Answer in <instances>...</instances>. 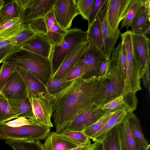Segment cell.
I'll list each match as a JSON object with an SVG mask.
<instances>
[{
  "mask_svg": "<svg viewBox=\"0 0 150 150\" xmlns=\"http://www.w3.org/2000/svg\"><path fill=\"white\" fill-rule=\"evenodd\" d=\"M103 76L87 79L81 77L77 78L54 95L52 117L55 132L61 133L77 115L95 105Z\"/></svg>",
  "mask_w": 150,
  "mask_h": 150,
  "instance_id": "cell-1",
  "label": "cell"
},
{
  "mask_svg": "<svg viewBox=\"0 0 150 150\" xmlns=\"http://www.w3.org/2000/svg\"><path fill=\"white\" fill-rule=\"evenodd\" d=\"M19 67L30 73L46 87L53 76L50 59L20 48L10 54L1 62Z\"/></svg>",
  "mask_w": 150,
  "mask_h": 150,
  "instance_id": "cell-2",
  "label": "cell"
},
{
  "mask_svg": "<svg viewBox=\"0 0 150 150\" xmlns=\"http://www.w3.org/2000/svg\"><path fill=\"white\" fill-rule=\"evenodd\" d=\"M124 83L120 70L111 65L110 61L101 81L95 105L100 106L121 96Z\"/></svg>",
  "mask_w": 150,
  "mask_h": 150,
  "instance_id": "cell-3",
  "label": "cell"
},
{
  "mask_svg": "<svg viewBox=\"0 0 150 150\" xmlns=\"http://www.w3.org/2000/svg\"><path fill=\"white\" fill-rule=\"evenodd\" d=\"M87 31L75 27L68 30L61 41L53 46L50 60L53 75L65 57L75 46L87 41Z\"/></svg>",
  "mask_w": 150,
  "mask_h": 150,
  "instance_id": "cell-4",
  "label": "cell"
},
{
  "mask_svg": "<svg viewBox=\"0 0 150 150\" xmlns=\"http://www.w3.org/2000/svg\"><path fill=\"white\" fill-rule=\"evenodd\" d=\"M50 132V128L33 124L12 127L0 124V139L35 141L45 139Z\"/></svg>",
  "mask_w": 150,
  "mask_h": 150,
  "instance_id": "cell-5",
  "label": "cell"
},
{
  "mask_svg": "<svg viewBox=\"0 0 150 150\" xmlns=\"http://www.w3.org/2000/svg\"><path fill=\"white\" fill-rule=\"evenodd\" d=\"M121 42L124 45L126 52L127 66L124 86L127 89L134 90L140 87V73L141 64L137 60L133 48L131 30H127L120 35Z\"/></svg>",
  "mask_w": 150,
  "mask_h": 150,
  "instance_id": "cell-6",
  "label": "cell"
},
{
  "mask_svg": "<svg viewBox=\"0 0 150 150\" xmlns=\"http://www.w3.org/2000/svg\"><path fill=\"white\" fill-rule=\"evenodd\" d=\"M29 98L33 112L32 119L37 124L50 128L53 127L51 118L55 96L50 94L46 90Z\"/></svg>",
  "mask_w": 150,
  "mask_h": 150,
  "instance_id": "cell-7",
  "label": "cell"
},
{
  "mask_svg": "<svg viewBox=\"0 0 150 150\" xmlns=\"http://www.w3.org/2000/svg\"><path fill=\"white\" fill-rule=\"evenodd\" d=\"M22 11L20 18L24 24L44 18L53 9L56 0H17Z\"/></svg>",
  "mask_w": 150,
  "mask_h": 150,
  "instance_id": "cell-8",
  "label": "cell"
},
{
  "mask_svg": "<svg viewBox=\"0 0 150 150\" xmlns=\"http://www.w3.org/2000/svg\"><path fill=\"white\" fill-rule=\"evenodd\" d=\"M52 9L57 22L66 30L70 28L74 18L80 14L75 0H56Z\"/></svg>",
  "mask_w": 150,
  "mask_h": 150,
  "instance_id": "cell-9",
  "label": "cell"
},
{
  "mask_svg": "<svg viewBox=\"0 0 150 150\" xmlns=\"http://www.w3.org/2000/svg\"><path fill=\"white\" fill-rule=\"evenodd\" d=\"M131 33L134 54L137 60L142 66L139 76L141 79L146 71L149 69L150 40L143 33H135L132 31Z\"/></svg>",
  "mask_w": 150,
  "mask_h": 150,
  "instance_id": "cell-10",
  "label": "cell"
},
{
  "mask_svg": "<svg viewBox=\"0 0 150 150\" xmlns=\"http://www.w3.org/2000/svg\"><path fill=\"white\" fill-rule=\"evenodd\" d=\"M105 112V110L95 105L77 115L63 131L81 132L96 122Z\"/></svg>",
  "mask_w": 150,
  "mask_h": 150,
  "instance_id": "cell-11",
  "label": "cell"
},
{
  "mask_svg": "<svg viewBox=\"0 0 150 150\" xmlns=\"http://www.w3.org/2000/svg\"><path fill=\"white\" fill-rule=\"evenodd\" d=\"M0 93L7 100H21L28 97L25 82L16 67L14 71L8 79Z\"/></svg>",
  "mask_w": 150,
  "mask_h": 150,
  "instance_id": "cell-12",
  "label": "cell"
},
{
  "mask_svg": "<svg viewBox=\"0 0 150 150\" xmlns=\"http://www.w3.org/2000/svg\"><path fill=\"white\" fill-rule=\"evenodd\" d=\"M108 4L107 1L97 16L100 23L104 40L105 53L108 58H110L112 51L121 34L120 29H113L108 22L107 16Z\"/></svg>",
  "mask_w": 150,
  "mask_h": 150,
  "instance_id": "cell-13",
  "label": "cell"
},
{
  "mask_svg": "<svg viewBox=\"0 0 150 150\" xmlns=\"http://www.w3.org/2000/svg\"><path fill=\"white\" fill-rule=\"evenodd\" d=\"M80 58L83 60L88 68V73L83 78L87 79L98 77L99 69L101 64L106 59L109 58L90 42L89 46Z\"/></svg>",
  "mask_w": 150,
  "mask_h": 150,
  "instance_id": "cell-14",
  "label": "cell"
},
{
  "mask_svg": "<svg viewBox=\"0 0 150 150\" xmlns=\"http://www.w3.org/2000/svg\"><path fill=\"white\" fill-rule=\"evenodd\" d=\"M90 45V42L87 40L86 41L74 47L68 53L58 70L51 77L59 79L64 78Z\"/></svg>",
  "mask_w": 150,
  "mask_h": 150,
  "instance_id": "cell-15",
  "label": "cell"
},
{
  "mask_svg": "<svg viewBox=\"0 0 150 150\" xmlns=\"http://www.w3.org/2000/svg\"><path fill=\"white\" fill-rule=\"evenodd\" d=\"M132 0H108L107 18L112 28L118 30L119 24L125 17Z\"/></svg>",
  "mask_w": 150,
  "mask_h": 150,
  "instance_id": "cell-16",
  "label": "cell"
},
{
  "mask_svg": "<svg viewBox=\"0 0 150 150\" xmlns=\"http://www.w3.org/2000/svg\"><path fill=\"white\" fill-rule=\"evenodd\" d=\"M52 47L46 34L37 33L21 48L50 59Z\"/></svg>",
  "mask_w": 150,
  "mask_h": 150,
  "instance_id": "cell-17",
  "label": "cell"
},
{
  "mask_svg": "<svg viewBox=\"0 0 150 150\" xmlns=\"http://www.w3.org/2000/svg\"><path fill=\"white\" fill-rule=\"evenodd\" d=\"M43 145L45 150H69L81 146L56 132H50Z\"/></svg>",
  "mask_w": 150,
  "mask_h": 150,
  "instance_id": "cell-18",
  "label": "cell"
},
{
  "mask_svg": "<svg viewBox=\"0 0 150 150\" xmlns=\"http://www.w3.org/2000/svg\"><path fill=\"white\" fill-rule=\"evenodd\" d=\"M126 115L117 125L120 150H138V143L131 132Z\"/></svg>",
  "mask_w": 150,
  "mask_h": 150,
  "instance_id": "cell-19",
  "label": "cell"
},
{
  "mask_svg": "<svg viewBox=\"0 0 150 150\" xmlns=\"http://www.w3.org/2000/svg\"><path fill=\"white\" fill-rule=\"evenodd\" d=\"M16 67L25 82L29 97L47 90L44 85L30 73L20 67Z\"/></svg>",
  "mask_w": 150,
  "mask_h": 150,
  "instance_id": "cell-20",
  "label": "cell"
},
{
  "mask_svg": "<svg viewBox=\"0 0 150 150\" xmlns=\"http://www.w3.org/2000/svg\"><path fill=\"white\" fill-rule=\"evenodd\" d=\"M24 25L19 18L8 20L0 18V42L15 35L23 28Z\"/></svg>",
  "mask_w": 150,
  "mask_h": 150,
  "instance_id": "cell-21",
  "label": "cell"
},
{
  "mask_svg": "<svg viewBox=\"0 0 150 150\" xmlns=\"http://www.w3.org/2000/svg\"><path fill=\"white\" fill-rule=\"evenodd\" d=\"M150 8L142 7L130 26L132 32L143 33L145 35L150 33Z\"/></svg>",
  "mask_w": 150,
  "mask_h": 150,
  "instance_id": "cell-22",
  "label": "cell"
},
{
  "mask_svg": "<svg viewBox=\"0 0 150 150\" xmlns=\"http://www.w3.org/2000/svg\"><path fill=\"white\" fill-rule=\"evenodd\" d=\"M110 58V64L119 69L125 81L127 68L126 57L125 48L121 42L116 47H114Z\"/></svg>",
  "mask_w": 150,
  "mask_h": 150,
  "instance_id": "cell-23",
  "label": "cell"
},
{
  "mask_svg": "<svg viewBox=\"0 0 150 150\" xmlns=\"http://www.w3.org/2000/svg\"><path fill=\"white\" fill-rule=\"evenodd\" d=\"M127 112L125 108L117 110L96 134L92 140L94 142H102L110 130L123 121Z\"/></svg>",
  "mask_w": 150,
  "mask_h": 150,
  "instance_id": "cell-24",
  "label": "cell"
},
{
  "mask_svg": "<svg viewBox=\"0 0 150 150\" xmlns=\"http://www.w3.org/2000/svg\"><path fill=\"white\" fill-rule=\"evenodd\" d=\"M87 31V40L105 54L104 40L100 23L97 16L91 25L88 26Z\"/></svg>",
  "mask_w": 150,
  "mask_h": 150,
  "instance_id": "cell-25",
  "label": "cell"
},
{
  "mask_svg": "<svg viewBox=\"0 0 150 150\" xmlns=\"http://www.w3.org/2000/svg\"><path fill=\"white\" fill-rule=\"evenodd\" d=\"M126 116L131 132L137 142L145 149H149L150 145L144 136L139 119L133 112L128 111Z\"/></svg>",
  "mask_w": 150,
  "mask_h": 150,
  "instance_id": "cell-26",
  "label": "cell"
},
{
  "mask_svg": "<svg viewBox=\"0 0 150 150\" xmlns=\"http://www.w3.org/2000/svg\"><path fill=\"white\" fill-rule=\"evenodd\" d=\"M13 112L17 118L23 117L33 119V112L28 97L19 100H8Z\"/></svg>",
  "mask_w": 150,
  "mask_h": 150,
  "instance_id": "cell-27",
  "label": "cell"
},
{
  "mask_svg": "<svg viewBox=\"0 0 150 150\" xmlns=\"http://www.w3.org/2000/svg\"><path fill=\"white\" fill-rule=\"evenodd\" d=\"M22 9L17 0H13L4 4L0 10V18L10 20L20 19Z\"/></svg>",
  "mask_w": 150,
  "mask_h": 150,
  "instance_id": "cell-28",
  "label": "cell"
},
{
  "mask_svg": "<svg viewBox=\"0 0 150 150\" xmlns=\"http://www.w3.org/2000/svg\"><path fill=\"white\" fill-rule=\"evenodd\" d=\"M5 142L14 150H45L43 144L39 140H7Z\"/></svg>",
  "mask_w": 150,
  "mask_h": 150,
  "instance_id": "cell-29",
  "label": "cell"
},
{
  "mask_svg": "<svg viewBox=\"0 0 150 150\" xmlns=\"http://www.w3.org/2000/svg\"><path fill=\"white\" fill-rule=\"evenodd\" d=\"M117 125L108 132L102 141L104 150H120Z\"/></svg>",
  "mask_w": 150,
  "mask_h": 150,
  "instance_id": "cell-30",
  "label": "cell"
},
{
  "mask_svg": "<svg viewBox=\"0 0 150 150\" xmlns=\"http://www.w3.org/2000/svg\"><path fill=\"white\" fill-rule=\"evenodd\" d=\"M36 33L30 28L28 23L25 24L23 28L13 36L8 39L17 50L21 47Z\"/></svg>",
  "mask_w": 150,
  "mask_h": 150,
  "instance_id": "cell-31",
  "label": "cell"
},
{
  "mask_svg": "<svg viewBox=\"0 0 150 150\" xmlns=\"http://www.w3.org/2000/svg\"><path fill=\"white\" fill-rule=\"evenodd\" d=\"M142 6L140 0H132L129 4L126 14L122 21L121 28L125 27L128 29L134 21Z\"/></svg>",
  "mask_w": 150,
  "mask_h": 150,
  "instance_id": "cell-32",
  "label": "cell"
},
{
  "mask_svg": "<svg viewBox=\"0 0 150 150\" xmlns=\"http://www.w3.org/2000/svg\"><path fill=\"white\" fill-rule=\"evenodd\" d=\"M117 111L111 112H106L104 115L96 122L81 132L89 139H92L96 134Z\"/></svg>",
  "mask_w": 150,
  "mask_h": 150,
  "instance_id": "cell-33",
  "label": "cell"
},
{
  "mask_svg": "<svg viewBox=\"0 0 150 150\" xmlns=\"http://www.w3.org/2000/svg\"><path fill=\"white\" fill-rule=\"evenodd\" d=\"M87 67L81 58L68 72L64 79L67 81H72L77 78H83L88 73Z\"/></svg>",
  "mask_w": 150,
  "mask_h": 150,
  "instance_id": "cell-34",
  "label": "cell"
},
{
  "mask_svg": "<svg viewBox=\"0 0 150 150\" xmlns=\"http://www.w3.org/2000/svg\"><path fill=\"white\" fill-rule=\"evenodd\" d=\"M17 118L8 100L0 93V124Z\"/></svg>",
  "mask_w": 150,
  "mask_h": 150,
  "instance_id": "cell-35",
  "label": "cell"
},
{
  "mask_svg": "<svg viewBox=\"0 0 150 150\" xmlns=\"http://www.w3.org/2000/svg\"><path fill=\"white\" fill-rule=\"evenodd\" d=\"M73 81L51 77L46 85V90L50 94L55 95L68 86Z\"/></svg>",
  "mask_w": 150,
  "mask_h": 150,
  "instance_id": "cell-36",
  "label": "cell"
},
{
  "mask_svg": "<svg viewBox=\"0 0 150 150\" xmlns=\"http://www.w3.org/2000/svg\"><path fill=\"white\" fill-rule=\"evenodd\" d=\"M60 133L80 146L84 145L91 141L90 139L81 132L63 131Z\"/></svg>",
  "mask_w": 150,
  "mask_h": 150,
  "instance_id": "cell-37",
  "label": "cell"
},
{
  "mask_svg": "<svg viewBox=\"0 0 150 150\" xmlns=\"http://www.w3.org/2000/svg\"><path fill=\"white\" fill-rule=\"evenodd\" d=\"M98 107L108 112H114L124 108L126 109L123 97L121 95Z\"/></svg>",
  "mask_w": 150,
  "mask_h": 150,
  "instance_id": "cell-38",
  "label": "cell"
},
{
  "mask_svg": "<svg viewBox=\"0 0 150 150\" xmlns=\"http://www.w3.org/2000/svg\"><path fill=\"white\" fill-rule=\"evenodd\" d=\"M80 14L84 19L88 20L94 0H75Z\"/></svg>",
  "mask_w": 150,
  "mask_h": 150,
  "instance_id": "cell-39",
  "label": "cell"
},
{
  "mask_svg": "<svg viewBox=\"0 0 150 150\" xmlns=\"http://www.w3.org/2000/svg\"><path fill=\"white\" fill-rule=\"evenodd\" d=\"M0 68V92L5 86L6 82L14 71L16 66L7 62H3Z\"/></svg>",
  "mask_w": 150,
  "mask_h": 150,
  "instance_id": "cell-40",
  "label": "cell"
},
{
  "mask_svg": "<svg viewBox=\"0 0 150 150\" xmlns=\"http://www.w3.org/2000/svg\"><path fill=\"white\" fill-rule=\"evenodd\" d=\"M28 23L30 28L36 34H47L48 30L43 18L34 19Z\"/></svg>",
  "mask_w": 150,
  "mask_h": 150,
  "instance_id": "cell-41",
  "label": "cell"
},
{
  "mask_svg": "<svg viewBox=\"0 0 150 150\" xmlns=\"http://www.w3.org/2000/svg\"><path fill=\"white\" fill-rule=\"evenodd\" d=\"M107 0H94L92 7L89 18L88 21L90 26L97 17L98 14L106 3Z\"/></svg>",
  "mask_w": 150,
  "mask_h": 150,
  "instance_id": "cell-42",
  "label": "cell"
},
{
  "mask_svg": "<svg viewBox=\"0 0 150 150\" xmlns=\"http://www.w3.org/2000/svg\"><path fill=\"white\" fill-rule=\"evenodd\" d=\"M7 125L12 127H16L25 125L37 124L32 119H27L23 117H20L6 122H5Z\"/></svg>",
  "mask_w": 150,
  "mask_h": 150,
  "instance_id": "cell-43",
  "label": "cell"
},
{
  "mask_svg": "<svg viewBox=\"0 0 150 150\" xmlns=\"http://www.w3.org/2000/svg\"><path fill=\"white\" fill-rule=\"evenodd\" d=\"M15 50V46L13 45L4 46L0 43V64L10 54Z\"/></svg>",
  "mask_w": 150,
  "mask_h": 150,
  "instance_id": "cell-44",
  "label": "cell"
},
{
  "mask_svg": "<svg viewBox=\"0 0 150 150\" xmlns=\"http://www.w3.org/2000/svg\"><path fill=\"white\" fill-rule=\"evenodd\" d=\"M46 35L53 46L58 44L62 40L64 36L54 32L51 30H48Z\"/></svg>",
  "mask_w": 150,
  "mask_h": 150,
  "instance_id": "cell-45",
  "label": "cell"
},
{
  "mask_svg": "<svg viewBox=\"0 0 150 150\" xmlns=\"http://www.w3.org/2000/svg\"><path fill=\"white\" fill-rule=\"evenodd\" d=\"M43 18L48 30H51L56 20L53 9L47 13Z\"/></svg>",
  "mask_w": 150,
  "mask_h": 150,
  "instance_id": "cell-46",
  "label": "cell"
},
{
  "mask_svg": "<svg viewBox=\"0 0 150 150\" xmlns=\"http://www.w3.org/2000/svg\"><path fill=\"white\" fill-rule=\"evenodd\" d=\"M52 31L60 34L63 36L67 33V30L63 29L57 23L55 20V22L51 30Z\"/></svg>",
  "mask_w": 150,
  "mask_h": 150,
  "instance_id": "cell-47",
  "label": "cell"
},
{
  "mask_svg": "<svg viewBox=\"0 0 150 150\" xmlns=\"http://www.w3.org/2000/svg\"><path fill=\"white\" fill-rule=\"evenodd\" d=\"M110 60V58H107L101 64L99 69L98 76H102L104 75L107 70Z\"/></svg>",
  "mask_w": 150,
  "mask_h": 150,
  "instance_id": "cell-48",
  "label": "cell"
},
{
  "mask_svg": "<svg viewBox=\"0 0 150 150\" xmlns=\"http://www.w3.org/2000/svg\"><path fill=\"white\" fill-rule=\"evenodd\" d=\"M144 87L146 88L149 87L150 72L149 69L146 70L142 78Z\"/></svg>",
  "mask_w": 150,
  "mask_h": 150,
  "instance_id": "cell-49",
  "label": "cell"
},
{
  "mask_svg": "<svg viewBox=\"0 0 150 150\" xmlns=\"http://www.w3.org/2000/svg\"><path fill=\"white\" fill-rule=\"evenodd\" d=\"M91 150H104L102 142H95L91 144Z\"/></svg>",
  "mask_w": 150,
  "mask_h": 150,
  "instance_id": "cell-50",
  "label": "cell"
},
{
  "mask_svg": "<svg viewBox=\"0 0 150 150\" xmlns=\"http://www.w3.org/2000/svg\"><path fill=\"white\" fill-rule=\"evenodd\" d=\"M91 142L90 141L84 145L69 150H91Z\"/></svg>",
  "mask_w": 150,
  "mask_h": 150,
  "instance_id": "cell-51",
  "label": "cell"
},
{
  "mask_svg": "<svg viewBox=\"0 0 150 150\" xmlns=\"http://www.w3.org/2000/svg\"><path fill=\"white\" fill-rule=\"evenodd\" d=\"M142 7L146 8H150V0H140Z\"/></svg>",
  "mask_w": 150,
  "mask_h": 150,
  "instance_id": "cell-52",
  "label": "cell"
},
{
  "mask_svg": "<svg viewBox=\"0 0 150 150\" xmlns=\"http://www.w3.org/2000/svg\"><path fill=\"white\" fill-rule=\"evenodd\" d=\"M138 143V142H137ZM138 144V150H149L146 149L141 146L140 144Z\"/></svg>",
  "mask_w": 150,
  "mask_h": 150,
  "instance_id": "cell-53",
  "label": "cell"
},
{
  "mask_svg": "<svg viewBox=\"0 0 150 150\" xmlns=\"http://www.w3.org/2000/svg\"><path fill=\"white\" fill-rule=\"evenodd\" d=\"M4 1L3 0H0V10L4 4Z\"/></svg>",
  "mask_w": 150,
  "mask_h": 150,
  "instance_id": "cell-54",
  "label": "cell"
}]
</instances>
